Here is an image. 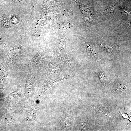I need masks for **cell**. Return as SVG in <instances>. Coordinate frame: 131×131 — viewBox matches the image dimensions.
Here are the masks:
<instances>
[{"instance_id": "11", "label": "cell", "mask_w": 131, "mask_h": 131, "mask_svg": "<svg viewBox=\"0 0 131 131\" xmlns=\"http://www.w3.org/2000/svg\"><path fill=\"white\" fill-rule=\"evenodd\" d=\"M121 22L123 25L131 29V18H125L122 20Z\"/></svg>"}, {"instance_id": "8", "label": "cell", "mask_w": 131, "mask_h": 131, "mask_svg": "<svg viewBox=\"0 0 131 131\" xmlns=\"http://www.w3.org/2000/svg\"><path fill=\"white\" fill-rule=\"evenodd\" d=\"M32 60L33 64L37 66L40 65L45 61L43 51H40L33 57Z\"/></svg>"}, {"instance_id": "9", "label": "cell", "mask_w": 131, "mask_h": 131, "mask_svg": "<svg viewBox=\"0 0 131 131\" xmlns=\"http://www.w3.org/2000/svg\"><path fill=\"white\" fill-rule=\"evenodd\" d=\"M116 10V8L115 5H111L106 7L104 10L103 13L104 16L109 17L114 15Z\"/></svg>"}, {"instance_id": "5", "label": "cell", "mask_w": 131, "mask_h": 131, "mask_svg": "<svg viewBox=\"0 0 131 131\" xmlns=\"http://www.w3.org/2000/svg\"><path fill=\"white\" fill-rule=\"evenodd\" d=\"M82 41L84 47L89 54L97 61L99 62V58L95 49L91 44L86 40L82 39Z\"/></svg>"}, {"instance_id": "2", "label": "cell", "mask_w": 131, "mask_h": 131, "mask_svg": "<svg viewBox=\"0 0 131 131\" xmlns=\"http://www.w3.org/2000/svg\"><path fill=\"white\" fill-rule=\"evenodd\" d=\"M50 75L43 83L42 86V91L43 92L60 81L72 78L74 77L73 74L65 72L52 74Z\"/></svg>"}, {"instance_id": "6", "label": "cell", "mask_w": 131, "mask_h": 131, "mask_svg": "<svg viewBox=\"0 0 131 131\" xmlns=\"http://www.w3.org/2000/svg\"><path fill=\"white\" fill-rule=\"evenodd\" d=\"M68 114L66 111L64 109L63 113L58 125L56 127V129L59 130H67V118Z\"/></svg>"}, {"instance_id": "13", "label": "cell", "mask_w": 131, "mask_h": 131, "mask_svg": "<svg viewBox=\"0 0 131 131\" xmlns=\"http://www.w3.org/2000/svg\"><path fill=\"white\" fill-rule=\"evenodd\" d=\"M97 2H99L101 1L102 0H93Z\"/></svg>"}, {"instance_id": "10", "label": "cell", "mask_w": 131, "mask_h": 131, "mask_svg": "<svg viewBox=\"0 0 131 131\" xmlns=\"http://www.w3.org/2000/svg\"><path fill=\"white\" fill-rule=\"evenodd\" d=\"M119 11L121 14L125 18H131V8L126 6L122 5L120 6Z\"/></svg>"}, {"instance_id": "1", "label": "cell", "mask_w": 131, "mask_h": 131, "mask_svg": "<svg viewBox=\"0 0 131 131\" xmlns=\"http://www.w3.org/2000/svg\"><path fill=\"white\" fill-rule=\"evenodd\" d=\"M71 0L78 4L80 12L85 17V21L83 26L85 27H90L95 26L98 21L97 13L95 9L77 0Z\"/></svg>"}, {"instance_id": "4", "label": "cell", "mask_w": 131, "mask_h": 131, "mask_svg": "<svg viewBox=\"0 0 131 131\" xmlns=\"http://www.w3.org/2000/svg\"><path fill=\"white\" fill-rule=\"evenodd\" d=\"M66 37L64 36H60L54 47V53L55 56L66 53Z\"/></svg>"}, {"instance_id": "12", "label": "cell", "mask_w": 131, "mask_h": 131, "mask_svg": "<svg viewBox=\"0 0 131 131\" xmlns=\"http://www.w3.org/2000/svg\"><path fill=\"white\" fill-rule=\"evenodd\" d=\"M99 77L103 85H104L105 82V74L102 71L100 72L99 74Z\"/></svg>"}, {"instance_id": "7", "label": "cell", "mask_w": 131, "mask_h": 131, "mask_svg": "<svg viewBox=\"0 0 131 131\" xmlns=\"http://www.w3.org/2000/svg\"><path fill=\"white\" fill-rule=\"evenodd\" d=\"M98 44L102 48L108 51H113L117 49V46L114 44L101 41L99 42Z\"/></svg>"}, {"instance_id": "3", "label": "cell", "mask_w": 131, "mask_h": 131, "mask_svg": "<svg viewBox=\"0 0 131 131\" xmlns=\"http://www.w3.org/2000/svg\"><path fill=\"white\" fill-rule=\"evenodd\" d=\"M48 67V75L65 72L66 69L64 64L59 61H50Z\"/></svg>"}]
</instances>
